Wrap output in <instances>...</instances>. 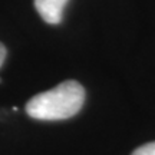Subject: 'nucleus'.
Listing matches in <instances>:
<instances>
[{
	"label": "nucleus",
	"instance_id": "7ed1b4c3",
	"mask_svg": "<svg viewBox=\"0 0 155 155\" xmlns=\"http://www.w3.org/2000/svg\"><path fill=\"white\" fill-rule=\"evenodd\" d=\"M132 155H155V142H148L137 148L132 152Z\"/></svg>",
	"mask_w": 155,
	"mask_h": 155
},
{
	"label": "nucleus",
	"instance_id": "20e7f679",
	"mask_svg": "<svg viewBox=\"0 0 155 155\" xmlns=\"http://www.w3.org/2000/svg\"><path fill=\"white\" fill-rule=\"evenodd\" d=\"M5 59H6V48L0 43V68H2V65H3Z\"/></svg>",
	"mask_w": 155,
	"mask_h": 155
},
{
	"label": "nucleus",
	"instance_id": "f03ea898",
	"mask_svg": "<svg viewBox=\"0 0 155 155\" xmlns=\"http://www.w3.org/2000/svg\"><path fill=\"white\" fill-rule=\"evenodd\" d=\"M69 0H35V7L40 17L49 25H58L62 20L63 9Z\"/></svg>",
	"mask_w": 155,
	"mask_h": 155
},
{
	"label": "nucleus",
	"instance_id": "f257e3e1",
	"mask_svg": "<svg viewBox=\"0 0 155 155\" xmlns=\"http://www.w3.org/2000/svg\"><path fill=\"white\" fill-rule=\"evenodd\" d=\"M85 102V89L76 81H66L50 91L33 96L26 112L39 121H61L76 115Z\"/></svg>",
	"mask_w": 155,
	"mask_h": 155
}]
</instances>
